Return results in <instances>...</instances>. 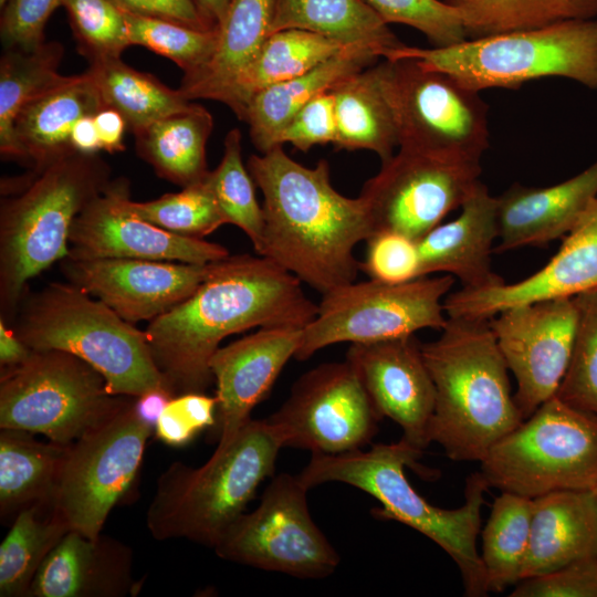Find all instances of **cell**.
<instances>
[{
	"mask_svg": "<svg viewBox=\"0 0 597 597\" xmlns=\"http://www.w3.org/2000/svg\"><path fill=\"white\" fill-rule=\"evenodd\" d=\"M316 313L296 276L265 256L237 254L212 262L196 291L145 332L175 394L206 392L210 359L226 337L255 327L303 328Z\"/></svg>",
	"mask_w": 597,
	"mask_h": 597,
	"instance_id": "cell-1",
	"label": "cell"
},
{
	"mask_svg": "<svg viewBox=\"0 0 597 597\" xmlns=\"http://www.w3.org/2000/svg\"><path fill=\"white\" fill-rule=\"evenodd\" d=\"M247 167L263 195L259 255L322 294L354 282L360 270L354 250L374 232L364 199L332 186L327 160L305 167L283 145L251 155Z\"/></svg>",
	"mask_w": 597,
	"mask_h": 597,
	"instance_id": "cell-2",
	"label": "cell"
},
{
	"mask_svg": "<svg viewBox=\"0 0 597 597\" xmlns=\"http://www.w3.org/2000/svg\"><path fill=\"white\" fill-rule=\"evenodd\" d=\"M111 181L104 159L77 150L1 181V320L13 323L28 282L67 256L75 219Z\"/></svg>",
	"mask_w": 597,
	"mask_h": 597,
	"instance_id": "cell-3",
	"label": "cell"
},
{
	"mask_svg": "<svg viewBox=\"0 0 597 597\" xmlns=\"http://www.w3.org/2000/svg\"><path fill=\"white\" fill-rule=\"evenodd\" d=\"M421 352L436 389L431 442L453 461L480 462L524 420L489 320L448 317Z\"/></svg>",
	"mask_w": 597,
	"mask_h": 597,
	"instance_id": "cell-4",
	"label": "cell"
},
{
	"mask_svg": "<svg viewBox=\"0 0 597 597\" xmlns=\"http://www.w3.org/2000/svg\"><path fill=\"white\" fill-rule=\"evenodd\" d=\"M404 439L338 453H312L298 473L308 489L327 482L357 488L380 504L376 516L395 520L427 536L455 563L469 597L488 595L484 567L476 548L481 528V509L489 484L482 473L467 479L464 503L447 510L432 505L419 494L405 475V467L416 468L421 455Z\"/></svg>",
	"mask_w": 597,
	"mask_h": 597,
	"instance_id": "cell-5",
	"label": "cell"
},
{
	"mask_svg": "<svg viewBox=\"0 0 597 597\" xmlns=\"http://www.w3.org/2000/svg\"><path fill=\"white\" fill-rule=\"evenodd\" d=\"M282 442L268 421L251 419L198 468L176 461L158 478L146 512L157 541L185 538L213 548L273 474Z\"/></svg>",
	"mask_w": 597,
	"mask_h": 597,
	"instance_id": "cell-6",
	"label": "cell"
},
{
	"mask_svg": "<svg viewBox=\"0 0 597 597\" xmlns=\"http://www.w3.org/2000/svg\"><path fill=\"white\" fill-rule=\"evenodd\" d=\"M13 323L30 349L80 357L105 377L113 395L138 397L170 388L154 362L146 332L70 282L27 291Z\"/></svg>",
	"mask_w": 597,
	"mask_h": 597,
	"instance_id": "cell-7",
	"label": "cell"
},
{
	"mask_svg": "<svg viewBox=\"0 0 597 597\" xmlns=\"http://www.w3.org/2000/svg\"><path fill=\"white\" fill-rule=\"evenodd\" d=\"M411 57L465 86L517 88L544 77H564L597 90V19L465 39L444 48L401 45L385 59Z\"/></svg>",
	"mask_w": 597,
	"mask_h": 597,
	"instance_id": "cell-8",
	"label": "cell"
},
{
	"mask_svg": "<svg viewBox=\"0 0 597 597\" xmlns=\"http://www.w3.org/2000/svg\"><path fill=\"white\" fill-rule=\"evenodd\" d=\"M480 472L501 492L535 499L597 485V415L556 395L494 443Z\"/></svg>",
	"mask_w": 597,
	"mask_h": 597,
	"instance_id": "cell-9",
	"label": "cell"
},
{
	"mask_svg": "<svg viewBox=\"0 0 597 597\" xmlns=\"http://www.w3.org/2000/svg\"><path fill=\"white\" fill-rule=\"evenodd\" d=\"M128 399L109 392L98 370L64 350H32L21 365L0 369V428L61 444L109 420Z\"/></svg>",
	"mask_w": 597,
	"mask_h": 597,
	"instance_id": "cell-10",
	"label": "cell"
},
{
	"mask_svg": "<svg viewBox=\"0 0 597 597\" xmlns=\"http://www.w3.org/2000/svg\"><path fill=\"white\" fill-rule=\"evenodd\" d=\"M377 65L399 148L480 161L489 146L488 106L480 92L411 57Z\"/></svg>",
	"mask_w": 597,
	"mask_h": 597,
	"instance_id": "cell-11",
	"label": "cell"
},
{
	"mask_svg": "<svg viewBox=\"0 0 597 597\" xmlns=\"http://www.w3.org/2000/svg\"><path fill=\"white\" fill-rule=\"evenodd\" d=\"M454 277L421 276L388 284L369 279L350 282L322 294L315 317L302 328L294 356L306 360L338 343H371L411 336L423 328L442 329L443 301Z\"/></svg>",
	"mask_w": 597,
	"mask_h": 597,
	"instance_id": "cell-12",
	"label": "cell"
},
{
	"mask_svg": "<svg viewBox=\"0 0 597 597\" xmlns=\"http://www.w3.org/2000/svg\"><path fill=\"white\" fill-rule=\"evenodd\" d=\"M298 474L282 473L265 488L259 505L242 513L213 547L226 561L297 578H323L341 557L311 516Z\"/></svg>",
	"mask_w": 597,
	"mask_h": 597,
	"instance_id": "cell-13",
	"label": "cell"
},
{
	"mask_svg": "<svg viewBox=\"0 0 597 597\" xmlns=\"http://www.w3.org/2000/svg\"><path fill=\"white\" fill-rule=\"evenodd\" d=\"M134 397L109 420L69 444L54 503L71 530L98 538L127 495L155 430L135 413Z\"/></svg>",
	"mask_w": 597,
	"mask_h": 597,
	"instance_id": "cell-14",
	"label": "cell"
},
{
	"mask_svg": "<svg viewBox=\"0 0 597 597\" xmlns=\"http://www.w3.org/2000/svg\"><path fill=\"white\" fill-rule=\"evenodd\" d=\"M478 160L399 148L360 192L374 232L391 230L419 240L441 223L480 182ZM373 232V233H374Z\"/></svg>",
	"mask_w": 597,
	"mask_h": 597,
	"instance_id": "cell-15",
	"label": "cell"
},
{
	"mask_svg": "<svg viewBox=\"0 0 597 597\" xmlns=\"http://www.w3.org/2000/svg\"><path fill=\"white\" fill-rule=\"evenodd\" d=\"M268 421L283 448L338 454L362 449L381 419L356 370L346 359L303 374Z\"/></svg>",
	"mask_w": 597,
	"mask_h": 597,
	"instance_id": "cell-16",
	"label": "cell"
},
{
	"mask_svg": "<svg viewBox=\"0 0 597 597\" xmlns=\"http://www.w3.org/2000/svg\"><path fill=\"white\" fill-rule=\"evenodd\" d=\"M577 317L575 297H559L514 305L489 320L515 378L514 400L523 419L556 395L572 357Z\"/></svg>",
	"mask_w": 597,
	"mask_h": 597,
	"instance_id": "cell-17",
	"label": "cell"
},
{
	"mask_svg": "<svg viewBox=\"0 0 597 597\" xmlns=\"http://www.w3.org/2000/svg\"><path fill=\"white\" fill-rule=\"evenodd\" d=\"M129 182L112 180L75 219L69 237L74 259H144L208 264L230 255L222 244L167 231L126 206Z\"/></svg>",
	"mask_w": 597,
	"mask_h": 597,
	"instance_id": "cell-18",
	"label": "cell"
},
{
	"mask_svg": "<svg viewBox=\"0 0 597 597\" xmlns=\"http://www.w3.org/2000/svg\"><path fill=\"white\" fill-rule=\"evenodd\" d=\"M211 263L65 256L61 271L67 282L135 324L151 322L184 302L207 276Z\"/></svg>",
	"mask_w": 597,
	"mask_h": 597,
	"instance_id": "cell-19",
	"label": "cell"
},
{
	"mask_svg": "<svg viewBox=\"0 0 597 597\" xmlns=\"http://www.w3.org/2000/svg\"><path fill=\"white\" fill-rule=\"evenodd\" d=\"M346 360L356 370L379 416L402 430V438L423 451L429 443L436 389L415 335L350 344Z\"/></svg>",
	"mask_w": 597,
	"mask_h": 597,
	"instance_id": "cell-20",
	"label": "cell"
},
{
	"mask_svg": "<svg viewBox=\"0 0 597 597\" xmlns=\"http://www.w3.org/2000/svg\"><path fill=\"white\" fill-rule=\"evenodd\" d=\"M301 337L300 327H260L220 346L212 355L217 450L226 448L252 419L251 411L268 396L286 363L294 358Z\"/></svg>",
	"mask_w": 597,
	"mask_h": 597,
	"instance_id": "cell-21",
	"label": "cell"
},
{
	"mask_svg": "<svg viewBox=\"0 0 597 597\" xmlns=\"http://www.w3.org/2000/svg\"><path fill=\"white\" fill-rule=\"evenodd\" d=\"M597 289V198L563 238L555 255L519 282L483 290L461 289L443 301L448 317L490 320L514 305L574 297Z\"/></svg>",
	"mask_w": 597,
	"mask_h": 597,
	"instance_id": "cell-22",
	"label": "cell"
},
{
	"mask_svg": "<svg viewBox=\"0 0 597 597\" xmlns=\"http://www.w3.org/2000/svg\"><path fill=\"white\" fill-rule=\"evenodd\" d=\"M132 549L105 535L71 530L38 569L29 597H125L142 587L132 573Z\"/></svg>",
	"mask_w": 597,
	"mask_h": 597,
	"instance_id": "cell-23",
	"label": "cell"
},
{
	"mask_svg": "<svg viewBox=\"0 0 597 597\" xmlns=\"http://www.w3.org/2000/svg\"><path fill=\"white\" fill-rule=\"evenodd\" d=\"M452 221L438 224L420 238V276L442 272L459 279L462 289L483 290L504 283L491 269L499 238L498 203L479 182Z\"/></svg>",
	"mask_w": 597,
	"mask_h": 597,
	"instance_id": "cell-24",
	"label": "cell"
},
{
	"mask_svg": "<svg viewBox=\"0 0 597 597\" xmlns=\"http://www.w3.org/2000/svg\"><path fill=\"white\" fill-rule=\"evenodd\" d=\"M597 198V160L578 175L548 187L514 184L499 197L495 253L564 238Z\"/></svg>",
	"mask_w": 597,
	"mask_h": 597,
	"instance_id": "cell-25",
	"label": "cell"
},
{
	"mask_svg": "<svg viewBox=\"0 0 597 597\" xmlns=\"http://www.w3.org/2000/svg\"><path fill=\"white\" fill-rule=\"evenodd\" d=\"M533 502L520 580L597 555V513L590 491H556Z\"/></svg>",
	"mask_w": 597,
	"mask_h": 597,
	"instance_id": "cell-26",
	"label": "cell"
},
{
	"mask_svg": "<svg viewBox=\"0 0 597 597\" xmlns=\"http://www.w3.org/2000/svg\"><path fill=\"white\" fill-rule=\"evenodd\" d=\"M380 55L367 45H350L302 75L259 92L250 102L244 122L260 153L277 146L291 118L310 101L332 91L345 77L375 64Z\"/></svg>",
	"mask_w": 597,
	"mask_h": 597,
	"instance_id": "cell-27",
	"label": "cell"
},
{
	"mask_svg": "<svg viewBox=\"0 0 597 597\" xmlns=\"http://www.w3.org/2000/svg\"><path fill=\"white\" fill-rule=\"evenodd\" d=\"M100 92L85 72L28 103L14 121L13 133L20 160L31 168L75 150L71 134L85 115H95L104 107Z\"/></svg>",
	"mask_w": 597,
	"mask_h": 597,
	"instance_id": "cell-28",
	"label": "cell"
},
{
	"mask_svg": "<svg viewBox=\"0 0 597 597\" xmlns=\"http://www.w3.org/2000/svg\"><path fill=\"white\" fill-rule=\"evenodd\" d=\"M344 48L304 30L273 32L248 65L211 100L223 103L243 121L251 100L259 92L304 74Z\"/></svg>",
	"mask_w": 597,
	"mask_h": 597,
	"instance_id": "cell-29",
	"label": "cell"
},
{
	"mask_svg": "<svg viewBox=\"0 0 597 597\" xmlns=\"http://www.w3.org/2000/svg\"><path fill=\"white\" fill-rule=\"evenodd\" d=\"M298 29L344 46L367 45L386 55L404 45L364 0H275L270 34Z\"/></svg>",
	"mask_w": 597,
	"mask_h": 597,
	"instance_id": "cell-30",
	"label": "cell"
},
{
	"mask_svg": "<svg viewBox=\"0 0 597 597\" xmlns=\"http://www.w3.org/2000/svg\"><path fill=\"white\" fill-rule=\"evenodd\" d=\"M275 0H231L218 28L216 51L195 73L184 75L179 90L189 100H211L253 59L270 35Z\"/></svg>",
	"mask_w": 597,
	"mask_h": 597,
	"instance_id": "cell-31",
	"label": "cell"
},
{
	"mask_svg": "<svg viewBox=\"0 0 597 597\" xmlns=\"http://www.w3.org/2000/svg\"><path fill=\"white\" fill-rule=\"evenodd\" d=\"M212 127L209 111L192 103L135 133L136 151L160 178L180 187L193 185L209 172L206 145Z\"/></svg>",
	"mask_w": 597,
	"mask_h": 597,
	"instance_id": "cell-32",
	"label": "cell"
},
{
	"mask_svg": "<svg viewBox=\"0 0 597 597\" xmlns=\"http://www.w3.org/2000/svg\"><path fill=\"white\" fill-rule=\"evenodd\" d=\"M335 98L336 149L374 151L381 163L394 155L398 135L384 93L378 65L339 81L331 91Z\"/></svg>",
	"mask_w": 597,
	"mask_h": 597,
	"instance_id": "cell-33",
	"label": "cell"
},
{
	"mask_svg": "<svg viewBox=\"0 0 597 597\" xmlns=\"http://www.w3.org/2000/svg\"><path fill=\"white\" fill-rule=\"evenodd\" d=\"M34 433L1 429L0 515L1 521L34 503L54 500L69 444L41 442Z\"/></svg>",
	"mask_w": 597,
	"mask_h": 597,
	"instance_id": "cell-34",
	"label": "cell"
},
{
	"mask_svg": "<svg viewBox=\"0 0 597 597\" xmlns=\"http://www.w3.org/2000/svg\"><path fill=\"white\" fill-rule=\"evenodd\" d=\"M69 531L54 500L21 510L0 545V596L29 597L38 569Z\"/></svg>",
	"mask_w": 597,
	"mask_h": 597,
	"instance_id": "cell-35",
	"label": "cell"
},
{
	"mask_svg": "<svg viewBox=\"0 0 597 597\" xmlns=\"http://www.w3.org/2000/svg\"><path fill=\"white\" fill-rule=\"evenodd\" d=\"M63 46L43 42L32 50L3 49L0 60V151L19 159L14 121L31 101L66 83L71 76L59 73Z\"/></svg>",
	"mask_w": 597,
	"mask_h": 597,
	"instance_id": "cell-36",
	"label": "cell"
},
{
	"mask_svg": "<svg viewBox=\"0 0 597 597\" xmlns=\"http://www.w3.org/2000/svg\"><path fill=\"white\" fill-rule=\"evenodd\" d=\"M90 63L86 72L104 105L119 112L134 134L192 104L179 88H169L154 75L128 66L121 57Z\"/></svg>",
	"mask_w": 597,
	"mask_h": 597,
	"instance_id": "cell-37",
	"label": "cell"
},
{
	"mask_svg": "<svg viewBox=\"0 0 597 597\" xmlns=\"http://www.w3.org/2000/svg\"><path fill=\"white\" fill-rule=\"evenodd\" d=\"M461 18L467 39L595 19L597 0H444Z\"/></svg>",
	"mask_w": 597,
	"mask_h": 597,
	"instance_id": "cell-38",
	"label": "cell"
},
{
	"mask_svg": "<svg viewBox=\"0 0 597 597\" xmlns=\"http://www.w3.org/2000/svg\"><path fill=\"white\" fill-rule=\"evenodd\" d=\"M533 505V499L511 492H501L493 502L480 554L489 593H501L520 582Z\"/></svg>",
	"mask_w": 597,
	"mask_h": 597,
	"instance_id": "cell-39",
	"label": "cell"
},
{
	"mask_svg": "<svg viewBox=\"0 0 597 597\" xmlns=\"http://www.w3.org/2000/svg\"><path fill=\"white\" fill-rule=\"evenodd\" d=\"M221 217L250 239L256 254L262 250L264 216L255 196V184L242 161L241 132L231 129L224 138L223 156L218 167L207 175Z\"/></svg>",
	"mask_w": 597,
	"mask_h": 597,
	"instance_id": "cell-40",
	"label": "cell"
},
{
	"mask_svg": "<svg viewBox=\"0 0 597 597\" xmlns=\"http://www.w3.org/2000/svg\"><path fill=\"white\" fill-rule=\"evenodd\" d=\"M125 20L130 45L145 46L171 60L185 75L203 67L217 48L218 29L199 30L171 20L129 12H125Z\"/></svg>",
	"mask_w": 597,
	"mask_h": 597,
	"instance_id": "cell-41",
	"label": "cell"
},
{
	"mask_svg": "<svg viewBox=\"0 0 597 597\" xmlns=\"http://www.w3.org/2000/svg\"><path fill=\"white\" fill-rule=\"evenodd\" d=\"M126 206L142 219L189 238L203 239L224 224L207 176L150 201L138 202L128 197Z\"/></svg>",
	"mask_w": 597,
	"mask_h": 597,
	"instance_id": "cell-42",
	"label": "cell"
},
{
	"mask_svg": "<svg viewBox=\"0 0 597 597\" xmlns=\"http://www.w3.org/2000/svg\"><path fill=\"white\" fill-rule=\"evenodd\" d=\"M574 297L578 308L574 347L556 396L597 415V289Z\"/></svg>",
	"mask_w": 597,
	"mask_h": 597,
	"instance_id": "cell-43",
	"label": "cell"
},
{
	"mask_svg": "<svg viewBox=\"0 0 597 597\" xmlns=\"http://www.w3.org/2000/svg\"><path fill=\"white\" fill-rule=\"evenodd\" d=\"M78 51L90 61L121 57L129 46L125 12L112 0H62Z\"/></svg>",
	"mask_w": 597,
	"mask_h": 597,
	"instance_id": "cell-44",
	"label": "cell"
},
{
	"mask_svg": "<svg viewBox=\"0 0 597 597\" xmlns=\"http://www.w3.org/2000/svg\"><path fill=\"white\" fill-rule=\"evenodd\" d=\"M387 24L411 27L432 48H444L467 39L459 12L444 0H364Z\"/></svg>",
	"mask_w": 597,
	"mask_h": 597,
	"instance_id": "cell-45",
	"label": "cell"
},
{
	"mask_svg": "<svg viewBox=\"0 0 597 597\" xmlns=\"http://www.w3.org/2000/svg\"><path fill=\"white\" fill-rule=\"evenodd\" d=\"M366 242L360 271L369 279L399 284L421 277L417 240L397 231L378 230Z\"/></svg>",
	"mask_w": 597,
	"mask_h": 597,
	"instance_id": "cell-46",
	"label": "cell"
},
{
	"mask_svg": "<svg viewBox=\"0 0 597 597\" xmlns=\"http://www.w3.org/2000/svg\"><path fill=\"white\" fill-rule=\"evenodd\" d=\"M216 396L186 392L174 397L155 427L157 438L166 444L181 447L200 431L216 425Z\"/></svg>",
	"mask_w": 597,
	"mask_h": 597,
	"instance_id": "cell-47",
	"label": "cell"
},
{
	"mask_svg": "<svg viewBox=\"0 0 597 597\" xmlns=\"http://www.w3.org/2000/svg\"><path fill=\"white\" fill-rule=\"evenodd\" d=\"M512 597H597V555L520 580Z\"/></svg>",
	"mask_w": 597,
	"mask_h": 597,
	"instance_id": "cell-48",
	"label": "cell"
},
{
	"mask_svg": "<svg viewBox=\"0 0 597 597\" xmlns=\"http://www.w3.org/2000/svg\"><path fill=\"white\" fill-rule=\"evenodd\" d=\"M62 0H7L1 8L3 49L32 50L44 42V27Z\"/></svg>",
	"mask_w": 597,
	"mask_h": 597,
	"instance_id": "cell-49",
	"label": "cell"
},
{
	"mask_svg": "<svg viewBox=\"0 0 597 597\" xmlns=\"http://www.w3.org/2000/svg\"><path fill=\"white\" fill-rule=\"evenodd\" d=\"M336 137L335 98L333 93L317 95L304 105L285 125L277 145L291 144L308 151L315 146L334 144Z\"/></svg>",
	"mask_w": 597,
	"mask_h": 597,
	"instance_id": "cell-50",
	"label": "cell"
},
{
	"mask_svg": "<svg viewBox=\"0 0 597 597\" xmlns=\"http://www.w3.org/2000/svg\"><path fill=\"white\" fill-rule=\"evenodd\" d=\"M123 11L156 17L199 30H216L202 15L195 0H112Z\"/></svg>",
	"mask_w": 597,
	"mask_h": 597,
	"instance_id": "cell-51",
	"label": "cell"
},
{
	"mask_svg": "<svg viewBox=\"0 0 597 597\" xmlns=\"http://www.w3.org/2000/svg\"><path fill=\"white\" fill-rule=\"evenodd\" d=\"M101 147L107 153H117L125 149L124 133L126 121L119 112L104 106L94 115Z\"/></svg>",
	"mask_w": 597,
	"mask_h": 597,
	"instance_id": "cell-52",
	"label": "cell"
},
{
	"mask_svg": "<svg viewBox=\"0 0 597 597\" xmlns=\"http://www.w3.org/2000/svg\"><path fill=\"white\" fill-rule=\"evenodd\" d=\"M176 396L171 388L161 387L134 397L135 413L145 425L155 430L164 409Z\"/></svg>",
	"mask_w": 597,
	"mask_h": 597,
	"instance_id": "cell-53",
	"label": "cell"
},
{
	"mask_svg": "<svg viewBox=\"0 0 597 597\" xmlns=\"http://www.w3.org/2000/svg\"><path fill=\"white\" fill-rule=\"evenodd\" d=\"M31 353L32 349L19 338L13 327L0 318V369L21 365Z\"/></svg>",
	"mask_w": 597,
	"mask_h": 597,
	"instance_id": "cell-54",
	"label": "cell"
},
{
	"mask_svg": "<svg viewBox=\"0 0 597 597\" xmlns=\"http://www.w3.org/2000/svg\"><path fill=\"white\" fill-rule=\"evenodd\" d=\"M71 144L75 150L84 154H96L102 149L94 115H85L75 123Z\"/></svg>",
	"mask_w": 597,
	"mask_h": 597,
	"instance_id": "cell-55",
	"label": "cell"
},
{
	"mask_svg": "<svg viewBox=\"0 0 597 597\" xmlns=\"http://www.w3.org/2000/svg\"><path fill=\"white\" fill-rule=\"evenodd\" d=\"M231 0H195L206 20L216 29L221 24Z\"/></svg>",
	"mask_w": 597,
	"mask_h": 597,
	"instance_id": "cell-56",
	"label": "cell"
},
{
	"mask_svg": "<svg viewBox=\"0 0 597 597\" xmlns=\"http://www.w3.org/2000/svg\"><path fill=\"white\" fill-rule=\"evenodd\" d=\"M590 493H591V498H593L594 505H595L596 513H597V485L594 489L590 490Z\"/></svg>",
	"mask_w": 597,
	"mask_h": 597,
	"instance_id": "cell-57",
	"label": "cell"
},
{
	"mask_svg": "<svg viewBox=\"0 0 597 597\" xmlns=\"http://www.w3.org/2000/svg\"><path fill=\"white\" fill-rule=\"evenodd\" d=\"M6 2H7V0H0V7L2 8Z\"/></svg>",
	"mask_w": 597,
	"mask_h": 597,
	"instance_id": "cell-58",
	"label": "cell"
}]
</instances>
